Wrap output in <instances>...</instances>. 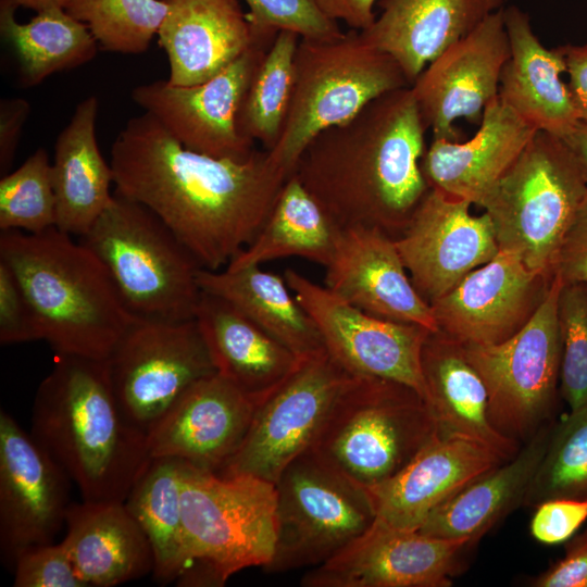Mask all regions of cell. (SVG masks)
Listing matches in <instances>:
<instances>
[{
  "instance_id": "cell-1",
  "label": "cell",
  "mask_w": 587,
  "mask_h": 587,
  "mask_svg": "<svg viewBox=\"0 0 587 587\" xmlns=\"http://www.w3.org/2000/svg\"><path fill=\"white\" fill-rule=\"evenodd\" d=\"M110 164L115 191L151 210L212 271L253 242L288 178L266 150L246 160L189 150L148 112L120 132Z\"/></svg>"
},
{
  "instance_id": "cell-2",
  "label": "cell",
  "mask_w": 587,
  "mask_h": 587,
  "mask_svg": "<svg viewBox=\"0 0 587 587\" xmlns=\"http://www.w3.org/2000/svg\"><path fill=\"white\" fill-rule=\"evenodd\" d=\"M425 130L411 87L386 92L317 134L292 175L340 229L374 228L396 240L429 189Z\"/></svg>"
},
{
  "instance_id": "cell-3",
  "label": "cell",
  "mask_w": 587,
  "mask_h": 587,
  "mask_svg": "<svg viewBox=\"0 0 587 587\" xmlns=\"http://www.w3.org/2000/svg\"><path fill=\"white\" fill-rule=\"evenodd\" d=\"M30 424L85 501L124 502L152 460L147 435L115 399L105 360L58 354L37 388Z\"/></svg>"
},
{
  "instance_id": "cell-4",
  "label": "cell",
  "mask_w": 587,
  "mask_h": 587,
  "mask_svg": "<svg viewBox=\"0 0 587 587\" xmlns=\"http://www.w3.org/2000/svg\"><path fill=\"white\" fill-rule=\"evenodd\" d=\"M0 261L33 305L59 355L104 361L136 319L102 261L57 227L0 234Z\"/></svg>"
},
{
  "instance_id": "cell-5",
  "label": "cell",
  "mask_w": 587,
  "mask_h": 587,
  "mask_svg": "<svg viewBox=\"0 0 587 587\" xmlns=\"http://www.w3.org/2000/svg\"><path fill=\"white\" fill-rule=\"evenodd\" d=\"M182 507L188 567L177 582L222 586L239 571L272 562L277 537L274 483L187 465Z\"/></svg>"
},
{
  "instance_id": "cell-6",
  "label": "cell",
  "mask_w": 587,
  "mask_h": 587,
  "mask_svg": "<svg viewBox=\"0 0 587 587\" xmlns=\"http://www.w3.org/2000/svg\"><path fill=\"white\" fill-rule=\"evenodd\" d=\"M79 239L105 265L135 317L196 319L202 267L147 207L114 190L108 208Z\"/></svg>"
},
{
  "instance_id": "cell-7",
  "label": "cell",
  "mask_w": 587,
  "mask_h": 587,
  "mask_svg": "<svg viewBox=\"0 0 587 587\" xmlns=\"http://www.w3.org/2000/svg\"><path fill=\"white\" fill-rule=\"evenodd\" d=\"M410 86L398 63L358 30L328 39L300 38L289 110L278 141L267 151L270 159L291 176L317 134L348 122L377 97Z\"/></svg>"
},
{
  "instance_id": "cell-8",
  "label": "cell",
  "mask_w": 587,
  "mask_h": 587,
  "mask_svg": "<svg viewBox=\"0 0 587 587\" xmlns=\"http://www.w3.org/2000/svg\"><path fill=\"white\" fill-rule=\"evenodd\" d=\"M437 435L433 413L415 389L354 376L310 450L367 489L398 473Z\"/></svg>"
},
{
  "instance_id": "cell-9",
  "label": "cell",
  "mask_w": 587,
  "mask_h": 587,
  "mask_svg": "<svg viewBox=\"0 0 587 587\" xmlns=\"http://www.w3.org/2000/svg\"><path fill=\"white\" fill-rule=\"evenodd\" d=\"M587 197V182L567 146L538 130L482 208L499 251L554 278L561 243Z\"/></svg>"
},
{
  "instance_id": "cell-10",
  "label": "cell",
  "mask_w": 587,
  "mask_h": 587,
  "mask_svg": "<svg viewBox=\"0 0 587 587\" xmlns=\"http://www.w3.org/2000/svg\"><path fill=\"white\" fill-rule=\"evenodd\" d=\"M275 485L277 537L267 573L320 565L376 519L366 489L312 450L289 463Z\"/></svg>"
},
{
  "instance_id": "cell-11",
  "label": "cell",
  "mask_w": 587,
  "mask_h": 587,
  "mask_svg": "<svg viewBox=\"0 0 587 587\" xmlns=\"http://www.w3.org/2000/svg\"><path fill=\"white\" fill-rule=\"evenodd\" d=\"M561 286L554 275L539 309L511 338L491 346L464 345L486 386L494 426L517 442L528 440L551 422L557 408L562 361L558 320Z\"/></svg>"
},
{
  "instance_id": "cell-12",
  "label": "cell",
  "mask_w": 587,
  "mask_h": 587,
  "mask_svg": "<svg viewBox=\"0 0 587 587\" xmlns=\"http://www.w3.org/2000/svg\"><path fill=\"white\" fill-rule=\"evenodd\" d=\"M105 364L123 414L146 435L191 385L216 373L196 319L136 317Z\"/></svg>"
},
{
  "instance_id": "cell-13",
  "label": "cell",
  "mask_w": 587,
  "mask_h": 587,
  "mask_svg": "<svg viewBox=\"0 0 587 587\" xmlns=\"http://www.w3.org/2000/svg\"><path fill=\"white\" fill-rule=\"evenodd\" d=\"M353 377L327 351L303 359L257 404L240 447L216 474H246L275 484L289 463L313 447Z\"/></svg>"
},
{
  "instance_id": "cell-14",
  "label": "cell",
  "mask_w": 587,
  "mask_h": 587,
  "mask_svg": "<svg viewBox=\"0 0 587 587\" xmlns=\"http://www.w3.org/2000/svg\"><path fill=\"white\" fill-rule=\"evenodd\" d=\"M276 36L258 40L204 83L178 86L155 80L136 87L132 98L185 148L214 158L246 160L255 148L239 130V110L252 76Z\"/></svg>"
},
{
  "instance_id": "cell-15",
  "label": "cell",
  "mask_w": 587,
  "mask_h": 587,
  "mask_svg": "<svg viewBox=\"0 0 587 587\" xmlns=\"http://www.w3.org/2000/svg\"><path fill=\"white\" fill-rule=\"evenodd\" d=\"M284 277L317 326L326 351L347 372L395 380L426 398L421 352L432 330L373 316L291 268Z\"/></svg>"
},
{
  "instance_id": "cell-16",
  "label": "cell",
  "mask_w": 587,
  "mask_h": 587,
  "mask_svg": "<svg viewBox=\"0 0 587 587\" xmlns=\"http://www.w3.org/2000/svg\"><path fill=\"white\" fill-rule=\"evenodd\" d=\"M72 480L7 411H0V551L12 565L53 542L68 511Z\"/></svg>"
},
{
  "instance_id": "cell-17",
  "label": "cell",
  "mask_w": 587,
  "mask_h": 587,
  "mask_svg": "<svg viewBox=\"0 0 587 587\" xmlns=\"http://www.w3.org/2000/svg\"><path fill=\"white\" fill-rule=\"evenodd\" d=\"M470 544L394 527L378 519L308 571L303 587H449Z\"/></svg>"
},
{
  "instance_id": "cell-18",
  "label": "cell",
  "mask_w": 587,
  "mask_h": 587,
  "mask_svg": "<svg viewBox=\"0 0 587 587\" xmlns=\"http://www.w3.org/2000/svg\"><path fill=\"white\" fill-rule=\"evenodd\" d=\"M510 55L503 8L434 59L410 86L433 138L460 141L455 121L476 124L498 96Z\"/></svg>"
},
{
  "instance_id": "cell-19",
  "label": "cell",
  "mask_w": 587,
  "mask_h": 587,
  "mask_svg": "<svg viewBox=\"0 0 587 587\" xmlns=\"http://www.w3.org/2000/svg\"><path fill=\"white\" fill-rule=\"evenodd\" d=\"M471 205L429 188L395 240L412 284L429 304L499 252L489 215H473Z\"/></svg>"
},
{
  "instance_id": "cell-20",
  "label": "cell",
  "mask_w": 587,
  "mask_h": 587,
  "mask_svg": "<svg viewBox=\"0 0 587 587\" xmlns=\"http://www.w3.org/2000/svg\"><path fill=\"white\" fill-rule=\"evenodd\" d=\"M552 279L499 251L430 303L440 332L463 345L491 346L521 330L544 302Z\"/></svg>"
},
{
  "instance_id": "cell-21",
  "label": "cell",
  "mask_w": 587,
  "mask_h": 587,
  "mask_svg": "<svg viewBox=\"0 0 587 587\" xmlns=\"http://www.w3.org/2000/svg\"><path fill=\"white\" fill-rule=\"evenodd\" d=\"M257 402L218 373L191 385L147 434L151 458L220 473L250 427Z\"/></svg>"
},
{
  "instance_id": "cell-22",
  "label": "cell",
  "mask_w": 587,
  "mask_h": 587,
  "mask_svg": "<svg viewBox=\"0 0 587 587\" xmlns=\"http://www.w3.org/2000/svg\"><path fill=\"white\" fill-rule=\"evenodd\" d=\"M325 287L383 320L438 330L430 304L417 292L395 239L374 228L341 229Z\"/></svg>"
},
{
  "instance_id": "cell-23",
  "label": "cell",
  "mask_w": 587,
  "mask_h": 587,
  "mask_svg": "<svg viewBox=\"0 0 587 587\" xmlns=\"http://www.w3.org/2000/svg\"><path fill=\"white\" fill-rule=\"evenodd\" d=\"M502 462L479 442L437 435L403 469L366 491L376 519L419 529L434 509Z\"/></svg>"
},
{
  "instance_id": "cell-24",
  "label": "cell",
  "mask_w": 587,
  "mask_h": 587,
  "mask_svg": "<svg viewBox=\"0 0 587 587\" xmlns=\"http://www.w3.org/2000/svg\"><path fill=\"white\" fill-rule=\"evenodd\" d=\"M537 132L497 96L467 140L433 138L421 171L429 188L482 208Z\"/></svg>"
},
{
  "instance_id": "cell-25",
  "label": "cell",
  "mask_w": 587,
  "mask_h": 587,
  "mask_svg": "<svg viewBox=\"0 0 587 587\" xmlns=\"http://www.w3.org/2000/svg\"><path fill=\"white\" fill-rule=\"evenodd\" d=\"M159 45L170 62V83L192 86L227 67L258 40L278 32L254 27L239 0H164Z\"/></svg>"
},
{
  "instance_id": "cell-26",
  "label": "cell",
  "mask_w": 587,
  "mask_h": 587,
  "mask_svg": "<svg viewBox=\"0 0 587 587\" xmlns=\"http://www.w3.org/2000/svg\"><path fill=\"white\" fill-rule=\"evenodd\" d=\"M380 13L359 32L390 55L410 85L442 51L503 8V0H378Z\"/></svg>"
},
{
  "instance_id": "cell-27",
  "label": "cell",
  "mask_w": 587,
  "mask_h": 587,
  "mask_svg": "<svg viewBox=\"0 0 587 587\" xmlns=\"http://www.w3.org/2000/svg\"><path fill=\"white\" fill-rule=\"evenodd\" d=\"M510 55L502 70L499 98L529 125L558 137L577 124L560 47L547 48L535 35L527 13L516 5L503 8Z\"/></svg>"
},
{
  "instance_id": "cell-28",
  "label": "cell",
  "mask_w": 587,
  "mask_h": 587,
  "mask_svg": "<svg viewBox=\"0 0 587 587\" xmlns=\"http://www.w3.org/2000/svg\"><path fill=\"white\" fill-rule=\"evenodd\" d=\"M421 367L425 400L438 435L474 440L504 461L519 451V442L494 426L486 386L463 344L439 329L429 332L422 347Z\"/></svg>"
},
{
  "instance_id": "cell-29",
  "label": "cell",
  "mask_w": 587,
  "mask_h": 587,
  "mask_svg": "<svg viewBox=\"0 0 587 587\" xmlns=\"http://www.w3.org/2000/svg\"><path fill=\"white\" fill-rule=\"evenodd\" d=\"M61 541L87 587H113L153 572L150 542L124 502L72 503Z\"/></svg>"
},
{
  "instance_id": "cell-30",
  "label": "cell",
  "mask_w": 587,
  "mask_h": 587,
  "mask_svg": "<svg viewBox=\"0 0 587 587\" xmlns=\"http://www.w3.org/2000/svg\"><path fill=\"white\" fill-rule=\"evenodd\" d=\"M196 320L216 373L257 403L280 386L303 360L214 295L202 291Z\"/></svg>"
},
{
  "instance_id": "cell-31",
  "label": "cell",
  "mask_w": 587,
  "mask_h": 587,
  "mask_svg": "<svg viewBox=\"0 0 587 587\" xmlns=\"http://www.w3.org/2000/svg\"><path fill=\"white\" fill-rule=\"evenodd\" d=\"M554 421L541 426L509 460L479 475L425 519L422 534L470 545L523 504L545 454Z\"/></svg>"
},
{
  "instance_id": "cell-32",
  "label": "cell",
  "mask_w": 587,
  "mask_h": 587,
  "mask_svg": "<svg viewBox=\"0 0 587 587\" xmlns=\"http://www.w3.org/2000/svg\"><path fill=\"white\" fill-rule=\"evenodd\" d=\"M97 112L95 96L77 104L55 140L51 162L55 227L79 238L88 233L113 197L110 192L113 170L96 139Z\"/></svg>"
},
{
  "instance_id": "cell-33",
  "label": "cell",
  "mask_w": 587,
  "mask_h": 587,
  "mask_svg": "<svg viewBox=\"0 0 587 587\" xmlns=\"http://www.w3.org/2000/svg\"><path fill=\"white\" fill-rule=\"evenodd\" d=\"M203 292L220 297L300 359L326 351L321 333L285 277L258 265L198 272Z\"/></svg>"
},
{
  "instance_id": "cell-34",
  "label": "cell",
  "mask_w": 587,
  "mask_h": 587,
  "mask_svg": "<svg viewBox=\"0 0 587 587\" xmlns=\"http://www.w3.org/2000/svg\"><path fill=\"white\" fill-rule=\"evenodd\" d=\"M341 229L291 175L257 238L226 266L235 270L287 257H301L327 266Z\"/></svg>"
},
{
  "instance_id": "cell-35",
  "label": "cell",
  "mask_w": 587,
  "mask_h": 587,
  "mask_svg": "<svg viewBox=\"0 0 587 587\" xmlns=\"http://www.w3.org/2000/svg\"><path fill=\"white\" fill-rule=\"evenodd\" d=\"M187 463L153 458L133 485L124 503L145 532L160 584L178 580L188 567L182 494Z\"/></svg>"
},
{
  "instance_id": "cell-36",
  "label": "cell",
  "mask_w": 587,
  "mask_h": 587,
  "mask_svg": "<svg viewBox=\"0 0 587 587\" xmlns=\"http://www.w3.org/2000/svg\"><path fill=\"white\" fill-rule=\"evenodd\" d=\"M0 32L17 55L23 82L33 86L54 72L85 64L98 42L88 26L63 7L40 12L28 23L15 20V9L0 4Z\"/></svg>"
},
{
  "instance_id": "cell-37",
  "label": "cell",
  "mask_w": 587,
  "mask_h": 587,
  "mask_svg": "<svg viewBox=\"0 0 587 587\" xmlns=\"http://www.w3.org/2000/svg\"><path fill=\"white\" fill-rule=\"evenodd\" d=\"M297 33L278 32L257 67L242 100L238 127L243 137L270 151L278 141L290 105Z\"/></svg>"
},
{
  "instance_id": "cell-38",
  "label": "cell",
  "mask_w": 587,
  "mask_h": 587,
  "mask_svg": "<svg viewBox=\"0 0 587 587\" xmlns=\"http://www.w3.org/2000/svg\"><path fill=\"white\" fill-rule=\"evenodd\" d=\"M554 498L587 499V403L553 423L522 505Z\"/></svg>"
},
{
  "instance_id": "cell-39",
  "label": "cell",
  "mask_w": 587,
  "mask_h": 587,
  "mask_svg": "<svg viewBox=\"0 0 587 587\" xmlns=\"http://www.w3.org/2000/svg\"><path fill=\"white\" fill-rule=\"evenodd\" d=\"M65 11L85 23L102 49L146 51L166 15L164 0H66Z\"/></svg>"
},
{
  "instance_id": "cell-40",
  "label": "cell",
  "mask_w": 587,
  "mask_h": 587,
  "mask_svg": "<svg viewBox=\"0 0 587 587\" xmlns=\"http://www.w3.org/2000/svg\"><path fill=\"white\" fill-rule=\"evenodd\" d=\"M55 227L51 162L39 148L0 179V229L37 234Z\"/></svg>"
},
{
  "instance_id": "cell-41",
  "label": "cell",
  "mask_w": 587,
  "mask_h": 587,
  "mask_svg": "<svg viewBox=\"0 0 587 587\" xmlns=\"http://www.w3.org/2000/svg\"><path fill=\"white\" fill-rule=\"evenodd\" d=\"M558 320L562 340L560 396L572 410L587 403V283L562 284Z\"/></svg>"
},
{
  "instance_id": "cell-42",
  "label": "cell",
  "mask_w": 587,
  "mask_h": 587,
  "mask_svg": "<svg viewBox=\"0 0 587 587\" xmlns=\"http://www.w3.org/2000/svg\"><path fill=\"white\" fill-rule=\"evenodd\" d=\"M251 24L261 29L290 30L301 38L328 39L342 34L315 0H245Z\"/></svg>"
},
{
  "instance_id": "cell-43",
  "label": "cell",
  "mask_w": 587,
  "mask_h": 587,
  "mask_svg": "<svg viewBox=\"0 0 587 587\" xmlns=\"http://www.w3.org/2000/svg\"><path fill=\"white\" fill-rule=\"evenodd\" d=\"M12 569L14 587H87L62 542L25 550Z\"/></svg>"
},
{
  "instance_id": "cell-44",
  "label": "cell",
  "mask_w": 587,
  "mask_h": 587,
  "mask_svg": "<svg viewBox=\"0 0 587 587\" xmlns=\"http://www.w3.org/2000/svg\"><path fill=\"white\" fill-rule=\"evenodd\" d=\"M43 340L39 319L12 270L0 261V344Z\"/></svg>"
},
{
  "instance_id": "cell-45",
  "label": "cell",
  "mask_w": 587,
  "mask_h": 587,
  "mask_svg": "<svg viewBox=\"0 0 587 587\" xmlns=\"http://www.w3.org/2000/svg\"><path fill=\"white\" fill-rule=\"evenodd\" d=\"M587 521V499L554 498L536 507L530 534L544 545L570 540Z\"/></svg>"
},
{
  "instance_id": "cell-46",
  "label": "cell",
  "mask_w": 587,
  "mask_h": 587,
  "mask_svg": "<svg viewBox=\"0 0 587 587\" xmlns=\"http://www.w3.org/2000/svg\"><path fill=\"white\" fill-rule=\"evenodd\" d=\"M554 275L562 284L587 283V197L561 243Z\"/></svg>"
},
{
  "instance_id": "cell-47",
  "label": "cell",
  "mask_w": 587,
  "mask_h": 587,
  "mask_svg": "<svg viewBox=\"0 0 587 587\" xmlns=\"http://www.w3.org/2000/svg\"><path fill=\"white\" fill-rule=\"evenodd\" d=\"M535 587H587V528L569 540L565 553L530 582Z\"/></svg>"
},
{
  "instance_id": "cell-48",
  "label": "cell",
  "mask_w": 587,
  "mask_h": 587,
  "mask_svg": "<svg viewBox=\"0 0 587 587\" xmlns=\"http://www.w3.org/2000/svg\"><path fill=\"white\" fill-rule=\"evenodd\" d=\"M29 104L24 99H3L0 103V170L5 173L14 159Z\"/></svg>"
},
{
  "instance_id": "cell-49",
  "label": "cell",
  "mask_w": 587,
  "mask_h": 587,
  "mask_svg": "<svg viewBox=\"0 0 587 587\" xmlns=\"http://www.w3.org/2000/svg\"><path fill=\"white\" fill-rule=\"evenodd\" d=\"M566 72L569 91L578 121L587 126V43L561 46Z\"/></svg>"
},
{
  "instance_id": "cell-50",
  "label": "cell",
  "mask_w": 587,
  "mask_h": 587,
  "mask_svg": "<svg viewBox=\"0 0 587 587\" xmlns=\"http://www.w3.org/2000/svg\"><path fill=\"white\" fill-rule=\"evenodd\" d=\"M378 0H315L330 20L345 22L353 30L366 29L375 20L374 5Z\"/></svg>"
},
{
  "instance_id": "cell-51",
  "label": "cell",
  "mask_w": 587,
  "mask_h": 587,
  "mask_svg": "<svg viewBox=\"0 0 587 587\" xmlns=\"http://www.w3.org/2000/svg\"><path fill=\"white\" fill-rule=\"evenodd\" d=\"M560 138L574 155L587 182V126L579 123Z\"/></svg>"
},
{
  "instance_id": "cell-52",
  "label": "cell",
  "mask_w": 587,
  "mask_h": 587,
  "mask_svg": "<svg viewBox=\"0 0 587 587\" xmlns=\"http://www.w3.org/2000/svg\"><path fill=\"white\" fill-rule=\"evenodd\" d=\"M65 2L66 0H0V4L9 5L15 10L20 7H24L33 9L36 12H40L53 7L64 8Z\"/></svg>"
}]
</instances>
